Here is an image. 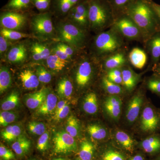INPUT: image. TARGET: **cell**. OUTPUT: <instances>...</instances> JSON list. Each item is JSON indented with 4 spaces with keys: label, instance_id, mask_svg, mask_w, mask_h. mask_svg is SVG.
<instances>
[{
    "label": "cell",
    "instance_id": "obj_9",
    "mask_svg": "<svg viewBox=\"0 0 160 160\" xmlns=\"http://www.w3.org/2000/svg\"><path fill=\"white\" fill-rule=\"evenodd\" d=\"M140 127L143 131L153 132L160 128V112L154 107L147 106L143 109Z\"/></svg>",
    "mask_w": 160,
    "mask_h": 160
},
{
    "label": "cell",
    "instance_id": "obj_59",
    "mask_svg": "<svg viewBox=\"0 0 160 160\" xmlns=\"http://www.w3.org/2000/svg\"><path fill=\"white\" fill-rule=\"evenodd\" d=\"M159 160H160V157L159 158Z\"/></svg>",
    "mask_w": 160,
    "mask_h": 160
},
{
    "label": "cell",
    "instance_id": "obj_15",
    "mask_svg": "<svg viewBox=\"0 0 160 160\" xmlns=\"http://www.w3.org/2000/svg\"><path fill=\"white\" fill-rule=\"evenodd\" d=\"M122 100L120 98L115 95H112L106 98L104 102L105 110L112 119L117 120L121 115L122 112Z\"/></svg>",
    "mask_w": 160,
    "mask_h": 160
},
{
    "label": "cell",
    "instance_id": "obj_41",
    "mask_svg": "<svg viewBox=\"0 0 160 160\" xmlns=\"http://www.w3.org/2000/svg\"><path fill=\"white\" fill-rule=\"evenodd\" d=\"M106 76L111 82L118 85L122 86L123 80L121 68L112 69L108 70Z\"/></svg>",
    "mask_w": 160,
    "mask_h": 160
},
{
    "label": "cell",
    "instance_id": "obj_34",
    "mask_svg": "<svg viewBox=\"0 0 160 160\" xmlns=\"http://www.w3.org/2000/svg\"><path fill=\"white\" fill-rule=\"evenodd\" d=\"M11 76L9 69L2 66L0 69V92L2 93L10 87Z\"/></svg>",
    "mask_w": 160,
    "mask_h": 160
},
{
    "label": "cell",
    "instance_id": "obj_14",
    "mask_svg": "<svg viewBox=\"0 0 160 160\" xmlns=\"http://www.w3.org/2000/svg\"><path fill=\"white\" fill-rule=\"evenodd\" d=\"M153 67L160 62V30L153 34L146 43Z\"/></svg>",
    "mask_w": 160,
    "mask_h": 160
},
{
    "label": "cell",
    "instance_id": "obj_29",
    "mask_svg": "<svg viewBox=\"0 0 160 160\" xmlns=\"http://www.w3.org/2000/svg\"><path fill=\"white\" fill-rule=\"evenodd\" d=\"M69 62L63 60L55 54H50L46 59V63L48 68L54 71H62L68 65Z\"/></svg>",
    "mask_w": 160,
    "mask_h": 160
},
{
    "label": "cell",
    "instance_id": "obj_39",
    "mask_svg": "<svg viewBox=\"0 0 160 160\" xmlns=\"http://www.w3.org/2000/svg\"><path fill=\"white\" fill-rule=\"evenodd\" d=\"M147 89L160 96V77L155 74L149 78L146 82Z\"/></svg>",
    "mask_w": 160,
    "mask_h": 160
},
{
    "label": "cell",
    "instance_id": "obj_32",
    "mask_svg": "<svg viewBox=\"0 0 160 160\" xmlns=\"http://www.w3.org/2000/svg\"><path fill=\"white\" fill-rule=\"evenodd\" d=\"M102 85L106 92L112 95H116L123 93V88L121 85L111 82L104 76L102 79Z\"/></svg>",
    "mask_w": 160,
    "mask_h": 160
},
{
    "label": "cell",
    "instance_id": "obj_31",
    "mask_svg": "<svg viewBox=\"0 0 160 160\" xmlns=\"http://www.w3.org/2000/svg\"><path fill=\"white\" fill-rule=\"evenodd\" d=\"M115 137L118 143L126 150L133 151L134 142L127 133L123 131H118L116 133Z\"/></svg>",
    "mask_w": 160,
    "mask_h": 160
},
{
    "label": "cell",
    "instance_id": "obj_17",
    "mask_svg": "<svg viewBox=\"0 0 160 160\" xmlns=\"http://www.w3.org/2000/svg\"><path fill=\"white\" fill-rule=\"evenodd\" d=\"M128 61L136 69H143L148 60L147 53L143 49L135 47L131 49L128 55Z\"/></svg>",
    "mask_w": 160,
    "mask_h": 160
},
{
    "label": "cell",
    "instance_id": "obj_28",
    "mask_svg": "<svg viewBox=\"0 0 160 160\" xmlns=\"http://www.w3.org/2000/svg\"><path fill=\"white\" fill-rule=\"evenodd\" d=\"M73 89L71 82L66 78H64L58 83L57 91L58 94L61 97L69 98L72 94Z\"/></svg>",
    "mask_w": 160,
    "mask_h": 160
},
{
    "label": "cell",
    "instance_id": "obj_58",
    "mask_svg": "<svg viewBox=\"0 0 160 160\" xmlns=\"http://www.w3.org/2000/svg\"><path fill=\"white\" fill-rule=\"evenodd\" d=\"M37 160L35 159H31V160Z\"/></svg>",
    "mask_w": 160,
    "mask_h": 160
},
{
    "label": "cell",
    "instance_id": "obj_61",
    "mask_svg": "<svg viewBox=\"0 0 160 160\" xmlns=\"http://www.w3.org/2000/svg\"></svg>",
    "mask_w": 160,
    "mask_h": 160
},
{
    "label": "cell",
    "instance_id": "obj_16",
    "mask_svg": "<svg viewBox=\"0 0 160 160\" xmlns=\"http://www.w3.org/2000/svg\"><path fill=\"white\" fill-rule=\"evenodd\" d=\"M121 68L122 77V86L127 91H132L134 89L139 81V75L137 74L128 64Z\"/></svg>",
    "mask_w": 160,
    "mask_h": 160
},
{
    "label": "cell",
    "instance_id": "obj_27",
    "mask_svg": "<svg viewBox=\"0 0 160 160\" xmlns=\"http://www.w3.org/2000/svg\"><path fill=\"white\" fill-rule=\"evenodd\" d=\"M22 130L20 126L18 125L8 126L1 132L2 138L7 142L15 141L22 134Z\"/></svg>",
    "mask_w": 160,
    "mask_h": 160
},
{
    "label": "cell",
    "instance_id": "obj_12",
    "mask_svg": "<svg viewBox=\"0 0 160 160\" xmlns=\"http://www.w3.org/2000/svg\"><path fill=\"white\" fill-rule=\"evenodd\" d=\"M102 61L104 69L108 70L112 69L122 68V66L128 64V55L124 49L109 55L101 59Z\"/></svg>",
    "mask_w": 160,
    "mask_h": 160
},
{
    "label": "cell",
    "instance_id": "obj_26",
    "mask_svg": "<svg viewBox=\"0 0 160 160\" xmlns=\"http://www.w3.org/2000/svg\"><path fill=\"white\" fill-rule=\"evenodd\" d=\"M142 146L144 151L147 153H155L160 151V137L154 135L144 140Z\"/></svg>",
    "mask_w": 160,
    "mask_h": 160
},
{
    "label": "cell",
    "instance_id": "obj_57",
    "mask_svg": "<svg viewBox=\"0 0 160 160\" xmlns=\"http://www.w3.org/2000/svg\"><path fill=\"white\" fill-rule=\"evenodd\" d=\"M53 160H65V159L61 158H60L55 159H54Z\"/></svg>",
    "mask_w": 160,
    "mask_h": 160
},
{
    "label": "cell",
    "instance_id": "obj_49",
    "mask_svg": "<svg viewBox=\"0 0 160 160\" xmlns=\"http://www.w3.org/2000/svg\"><path fill=\"white\" fill-rule=\"evenodd\" d=\"M53 51L54 54L63 60H67L70 58L61 48L59 44L53 48Z\"/></svg>",
    "mask_w": 160,
    "mask_h": 160
},
{
    "label": "cell",
    "instance_id": "obj_20",
    "mask_svg": "<svg viewBox=\"0 0 160 160\" xmlns=\"http://www.w3.org/2000/svg\"><path fill=\"white\" fill-rule=\"evenodd\" d=\"M27 57V50L23 44H20L12 47L7 55L9 62L19 63L24 62Z\"/></svg>",
    "mask_w": 160,
    "mask_h": 160
},
{
    "label": "cell",
    "instance_id": "obj_50",
    "mask_svg": "<svg viewBox=\"0 0 160 160\" xmlns=\"http://www.w3.org/2000/svg\"><path fill=\"white\" fill-rule=\"evenodd\" d=\"M58 5L60 10L63 13L69 11L74 6L69 2L62 0H58Z\"/></svg>",
    "mask_w": 160,
    "mask_h": 160
},
{
    "label": "cell",
    "instance_id": "obj_22",
    "mask_svg": "<svg viewBox=\"0 0 160 160\" xmlns=\"http://www.w3.org/2000/svg\"><path fill=\"white\" fill-rule=\"evenodd\" d=\"M31 145L30 140L25 136L21 135L14 141L11 147L16 154L19 156H23L29 151Z\"/></svg>",
    "mask_w": 160,
    "mask_h": 160
},
{
    "label": "cell",
    "instance_id": "obj_19",
    "mask_svg": "<svg viewBox=\"0 0 160 160\" xmlns=\"http://www.w3.org/2000/svg\"><path fill=\"white\" fill-rule=\"evenodd\" d=\"M19 78L23 87L26 89H36L39 85L40 81L37 75L29 69L21 72Z\"/></svg>",
    "mask_w": 160,
    "mask_h": 160
},
{
    "label": "cell",
    "instance_id": "obj_42",
    "mask_svg": "<svg viewBox=\"0 0 160 160\" xmlns=\"http://www.w3.org/2000/svg\"><path fill=\"white\" fill-rule=\"evenodd\" d=\"M36 74L41 82L48 83L50 82L52 79L51 73L42 66L37 67Z\"/></svg>",
    "mask_w": 160,
    "mask_h": 160
},
{
    "label": "cell",
    "instance_id": "obj_54",
    "mask_svg": "<svg viewBox=\"0 0 160 160\" xmlns=\"http://www.w3.org/2000/svg\"><path fill=\"white\" fill-rule=\"evenodd\" d=\"M68 104L67 101L66 100H62V101H60L57 103L56 107L55 110L54 111V115L58 114L60 112L63 108Z\"/></svg>",
    "mask_w": 160,
    "mask_h": 160
},
{
    "label": "cell",
    "instance_id": "obj_36",
    "mask_svg": "<svg viewBox=\"0 0 160 160\" xmlns=\"http://www.w3.org/2000/svg\"><path fill=\"white\" fill-rule=\"evenodd\" d=\"M79 122L75 117L71 115L67 118L66 121V129L68 132L72 137H76L79 132Z\"/></svg>",
    "mask_w": 160,
    "mask_h": 160
},
{
    "label": "cell",
    "instance_id": "obj_18",
    "mask_svg": "<svg viewBox=\"0 0 160 160\" xmlns=\"http://www.w3.org/2000/svg\"><path fill=\"white\" fill-rule=\"evenodd\" d=\"M48 92V89L43 87L38 91L27 95L25 101L26 106L30 109H38L46 100Z\"/></svg>",
    "mask_w": 160,
    "mask_h": 160
},
{
    "label": "cell",
    "instance_id": "obj_6",
    "mask_svg": "<svg viewBox=\"0 0 160 160\" xmlns=\"http://www.w3.org/2000/svg\"><path fill=\"white\" fill-rule=\"evenodd\" d=\"M32 27L36 34L43 39L52 38L54 33V28L51 18L48 13L35 16L32 20Z\"/></svg>",
    "mask_w": 160,
    "mask_h": 160
},
{
    "label": "cell",
    "instance_id": "obj_60",
    "mask_svg": "<svg viewBox=\"0 0 160 160\" xmlns=\"http://www.w3.org/2000/svg\"><path fill=\"white\" fill-rule=\"evenodd\" d=\"M80 160H83L80 159Z\"/></svg>",
    "mask_w": 160,
    "mask_h": 160
},
{
    "label": "cell",
    "instance_id": "obj_51",
    "mask_svg": "<svg viewBox=\"0 0 160 160\" xmlns=\"http://www.w3.org/2000/svg\"><path fill=\"white\" fill-rule=\"evenodd\" d=\"M59 45L69 57L71 58L72 57L74 53V51L71 46H69V45L65 43H59Z\"/></svg>",
    "mask_w": 160,
    "mask_h": 160
},
{
    "label": "cell",
    "instance_id": "obj_11",
    "mask_svg": "<svg viewBox=\"0 0 160 160\" xmlns=\"http://www.w3.org/2000/svg\"><path fill=\"white\" fill-rule=\"evenodd\" d=\"M26 21L25 15L17 12H6L1 17V24L3 28L11 30L22 29L26 24Z\"/></svg>",
    "mask_w": 160,
    "mask_h": 160
},
{
    "label": "cell",
    "instance_id": "obj_53",
    "mask_svg": "<svg viewBox=\"0 0 160 160\" xmlns=\"http://www.w3.org/2000/svg\"><path fill=\"white\" fill-rule=\"evenodd\" d=\"M7 47H8V43H7L6 39L1 35V36H0V52H1V55L2 54L6 51Z\"/></svg>",
    "mask_w": 160,
    "mask_h": 160
},
{
    "label": "cell",
    "instance_id": "obj_1",
    "mask_svg": "<svg viewBox=\"0 0 160 160\" xmlns=\"http://www.w3.org/2000/svg\"><path fill=\"white\" fill-rule=\"evenodd\" d=\"M126 14L139 28L144 43L160 30V22L155 12L147 0H135L129 6Z\"/></svg>",
    "mask_w": 160,
    "mask_h": 160
},
{
    "label": "cell",
    "instance_id": "obj_40",
    "mask_svg": "<svg viewBox=\"0 0 160 160\" xmlns=\"http://www.w3.org/2000/svg\"><path fill=\"white\" fill-rule=\"evenodd\" d=\"M27 128L32 134L41 136L46 132V127L45 124L39 122H29Z\"/></svg>",
    "mask_w": 160,
    "mask_h": 160
},
{
    "label": "cell",
    "instance_id": "obj_43",
    "mask_svg": "<svg viewBox=\"0 0 160 160\" xmlns=\"http://www.w3.org/2000/svg\"><path fill=\"white\" fill-rule=\"evenodd\" d=\"M49 135L48 132H45L40 136L37 144V149L38 151L44 152L48 149L49 145Z\"/></svg>",
    "mask_w": 160,
    "mask_h": 160
},
{
    "label": "cell",
    "instance_id": "obj_25",
    "mask_svg": "<svg viewBox=\"0 0 160 160\" xmlns=\"http://www.w3.org/2000/svg\"><path fill=\"white\" fill-rule=\"evenodd\" d=\"M31 51L32 58L35 61L46 60L50 55L49 48L40 43H33L31 46Z\"/></svg>",
    "mask_w": 160,
    "mask_h": 160
},
{
    "label": "cell",
    "instance_id": "obj_48",
    "mask_svg": "<svg viewBox=\"0 0 160 160\" xmlns=\"http://www.w3.org/2000/svg\"><path fill=\"white\" fill-rule=\"evenodd\" d=\"M35 6L38 10H45L49 7L50 0H32Z\"/></svg>",
    "mask_w": 160,
    "mask_h": 160
},
{
    "label": "cell",
    "instance_id": "obj_21",
    "mask_svg": "<svg viewBox=\"0 0 160 160\" xmlns=\"http://www.w3.org/2000/svg\"><path fill=\"white\" fill-rule=\"evenodd\" d=\"M58 103V98L53 93L47 95L46 100L39 108L37 109L38 114L42 115H47L51 113L55 110Z\"/></svg>",
    "mask_w": 160,
    "mask_h": 160
},
{
    "label": "cell",
    "instance_id": "obj_30",
    "mask_svg": "<svg viewBox=\"0 0 160 160\" xmlns=\"http://www.w3.org/2000/svg\"><path fill=\"white\" fill-rule=\"evenodd\" d=\"M20 98L17 92L13 91L2 102L1 108L3 111H10L18 105Z\"/></svg>",
    "mask_w": 160,
    "mask_h": 160
},
{
    "label": "cell",
    "instance_id": "obj_37",
    "mask_svg": "<svg viewBox=\"0 0 160 160\" xmlns=\"http://www.w3.org/2000/svg\"><path fill=\"white\" fill-rule=\"evenodd\" d=\"M1 34L6 39L11 40H18L24 38L30 37V35L5 28L1 29Z\"/></svg>",
    "mask_w": 160,
    "mask_h": 160
},
{
    "label": "cell",
    "instance_id": "obj_56",
    "mask_svg": "<svg viewBox=\"0 0 160 160\" xmlns=\"http://www.w3.org/2000/svg\"><path fill=\"white\" fill-rule=\"evenodd\" d=\"M129 160H144V158L142 156L140 155H137L129 159Z\"/></svg>",
    "mask_w": 160,
    "mask_h": 160
},
{
    "label": "cell",
    "instance_id": "obj_13",
    "mask_svg": "<svg viewBox=\"0 0 160 160\" xmlns=\"http://www.w3.org/2000/svg\"><path fill=\"white\" fill-rule=\"evenodd\" d=\"M143 99L142 93L138 92L129 101L126 114V118L128 122L134 123L137 119L143 104Z\"/></svg>",
    "mask_w": 160,
    "mask_h": 160
},
{
    "label": "cell",
    "instance_id": "obj_45",
    "mask_svg": "<svg viewBox=\"0 0 160 160\" xmlns=\"http://www.w3.org/2000/svg\"><path fill=\"white\" fill-rule=\"evenodd\" d=\"M103 160H125L122 155L116 151L109 150L106 152L103 156Z\"/></svg>",
    "mask_w": 160,
    "mask_h": 160
},
{
    "label": "cell",
    "instance_id": "obj_5",
    "mask_svg": "<svg viewBox=\"0 0 160 160\" xmlns=\"http://www.w3.org/2000/svg\"><path fill=\"white\" fill-rule=\"evenodd\" d=\"M113 27L124 39L144 42L142 34L137 25L126 13L116 18Z\"/></svg>",
    "mask_w": 160,
    "mask_h": 160
},
{
    "label": "cell",
    "instance_id": "obj_3",
    "mask_svg": "<svg viewBox=\"0 0 160 160\" xmlns=\"http://www.w3.org/2000/svg\"><path fill=\"white\" fill-rule=\"evenodd\" d=\"M124 38L113 27L98 33L93 43V51L101 59L123 49Z\"/></svg>",
    "mask_w": 160,
    "mask_h": 160
},
{
    "label": "cell",
    "instance_id": "obj_55",
    "mask_svg": "<svg viewBox=\"0 0 160 160\" xmlns=\"http://www.w3.org/2000/svg\"><path fill=\"white\" fill-rule=\"evenodd\" d=\"M153 68V71L154 72V74L160 77V62L156 66H155Z\"/></svg>",
    "mask_w": 160,
    "mask_h": 160
},
{
    "label": "cell",
    "instance_id": "obj_33",
    "mask_svg": "<svg viewBox=\"0 0 160 160\" xmlns=\"http://www.w3.org/2000/svg\"><path fill=\"white\" fill-rule=\"evenodd\" d=\"M94 146L89 141L85 140L81 143L78 155L80 159L91 160L94 153Z\"/></svg>",
    "mask_w": 160,
    "mask_h": 160
},
{
    "label": "cell",
    "instance_id": "obj_52",
    "mask_svg": "<svg viewBox=\"0 0 160 160\" xmlns=\"http://www.w3.org/2000/svg\"><path fill=\"white\" fill-rule=\"evenodd\" d=\"M147 1L154 10L160 22V5L155 2L153 0H147Z\"/></svg>",
    "mask_w": 160,
    "mask_h": 160
},
{
    "label": "cell",
    "instance_id": "obj_7",
    "mask_svg": "<svg viewBox=\"0 0 160 160\" xmlns=\"http://www.w3.org/2000/svg\"><path fill=\"white\" fill-rule=\"evenodd\" d=\"M69 14L72 24L86 31L89 29L88 0H83L73 6Z\"/></svg>",
    "mask_w": 160,
    "mask_h": 160
},
{
    "label": "cell",
    "instance_id": "obj_44",
    "mask_svg": "<svg viewBox=\"0 0 160 160\" xmlns=\"http://www.w3.org/2000/svg\"><path fill=\"white\" fill-rule=\"evenodd\" d=\"M30 2V0H11L7 6L10 9H24L29 6Z\"/></svg>",
    "mask_w": 160,
    "mask_h": 160
},
{
    "label": "cell",
    "instance_id": "obj_38",
    "mask_svg": "<svg viewBox=\"0 0 160 160\" xmlns=\"http://www.w3.org/2000/svg\"><path fill=\"white\" fill-rule=\"evenodd\" d=\"M18 118V114L14 112L3 111L0 114V125L6 127L15 122Z\"/></svg>",
    "mask_w": 160,
    "mask_h": 160
},
{
    "label": "cell",
    "instance_id": "obj_10",
    "mask_svg": "<svg viewBox=\"0 0 160 160\" xmlns=\"http://www.w3.org/2000/svg\"><path fill=\"white\" fill-rule=\"evenodd\" d=\"M93 69L91 60L84 58L78 66L75 75L76 82L80 88L88 86L92 78Z\"/></svg>",
    "mask_w": 160,
    "mask_h": 160
},
{
    "label": "cell",
    "instance_id": "obj_35",
    "mask_svg": "<svg viewBox=\"0 0 160 160\" xmlns=\"http://www.w3.org/2000/svg\"><path fill=\"white\" fill-rule=\"evenodd\" d=\"M87 130L89 135L95 140H102L107 136L106 129L102 126L97 124L89 125Z\"/></svg>",
    "mask_w": 160,
    "mask_h": 160
},
{
    "label": "cell",
    "instance_id": "obj_47",
    "mask_svg": "<svg viewBox=\"0 0 160 160\" xmlns=\"http://www.w3.org/2000/svg\"><path fill=\"white\" fill-rule=\"evenodd\" d=\"M69 111H70V108L67 104L58 114L54 115L53 118L56 121H58L62 120L67 117V116L69 114Z\"/></svg>",
    "mask_w": 160,
    "mask_h": 160
},
{
    "label": "cell",
    "instance_id": "obj_24",
    "mask_svg": "<svg viewBox=\"0 0 160 160\" xmlns=\"http://www.w3.org/2000/svg\"><path fill=\"white\" fill-rule=\"evenodd\" d=\"M113 10L115 17L126 13L127 9L135 0H108Z\"/></svg>",
    "mask_w": 160,
    "mask_h": 160
},
{
    "label": "cell",
    "instance_id": "obj_8",
    "mask_svg": "<svg viewBox=\"0 0 160 160\" xmlns=\"http://www.w3.org/2000/svg\"><path fill=\"white\" fill-rule=\"evenodd\" d=\"M53 151L57 154H67L76 151L77 145L74 138L68 132L61 131L53 138Z\"/></svg>",
    "mask_w": 160,
    "mask_h": 160
},
{
    "label": "cell",
    "instance_id": "obj_23",
    "mask_svg": "<svg viewBox=\"0 0 160 160\" xmlns=\"http://www.w3.org/2000/svg\"><path fill=\"white\" fill-rule=\"evenodd\" d=\"M98 105L97 96L95 92H90L85 98L83 103V109L86 113L94 114L98 112Z\"/></svg>",
    "mask_w": 160,
    "mask_h": 160
},
{
    "label": "cell",
    "instance_id": "obj_2",
    "mask_svg": "<svg viewBox=\"0 0 160 160\" xmlns=\"http://www.w3.org/2000/svg\"><path fill=\"white\" fill-rule=\"evenodd\" d=\"M89 29L98 33L111 28L115 17L108 0H88Z\"/></svg>",
    "mask_w": 160,
    "mask_h": 160
},
{
    "label": "cell",
    "instance_id": "obj_46",
    "mask_svg": "<svg viewBox=\"0 0 160 160\" xmlns=\"http://www.w3.org/2000/svg\"><path fill=\"white\" fill-rule=\"evenodd\" d=\"M0 157L4 160H12L15 159L13 152L2 144L0 146Z\"/></svg>",
    "mask_w": 160,
    "mask_h": 160
},
{
    "label": "cell",
    "instance_id": "obj_4",
    "mask_svg": "<svg viewBox=\"0 0 160 160\" xmlns=\"http://www.w3.org/2000/svg\"><path fill=\"white\" fill-rule=\"evenodd\" d=\"M59 39L76 49H80L86 44V31L71 23H62L57 28Z\"/></svg>",
    "mask_w": 160,
    "mask_h": 160
}]
</instances>
